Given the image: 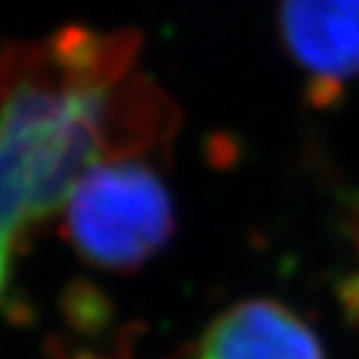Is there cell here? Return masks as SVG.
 Returning a JSON list of instances; mask_svg holds the SVG:
<instances>
[{"label": "cell", "instance_id": "6da1fadb", "mask_svg": "<svg viewBox=\"0 0 359 359\" xmlns=\"http://www.w3.org/2000/svg\"><path fill=\"white\" fill-rule=\"evenodd\" d=\"M135 40L75 30L35 55L0 95V230L18 237L120 145V95Z\"/></svg>", "mask_w": 359, "mask_h": 359}, {"label": "cell", "instance_id": "7a4b0ae2", "mask_svg": "<svg viewBox=\"0 0 359 359\" xmlns=\"http://www.w3.org/2000/svg\"><path fill=\"white\" fill-rule=\"evenodd\" d=\"M65 227L85 259L107 269H135L172 237V197L147 163L105 155L67 195Z\"/></svg>", "mask_w": 359, "mask_h": 359}, {"label": "cell", "instance_id": "3957f363", "mask_svg": "<svg viewBox=\"0 0 359 359\" xmlns=\"http://www.w3.org/2000/svg\"><path fill=\"white\" fill-rule=\"evenodd\" d=\"M280 38L317 97L359 78V0H280Z\"/></svg>", "mask_w": 359, "mask_h": 359}, {"label": "cell", "instance_id": "277c9868", "mask_svg": "<svg viewBox=\"0 0 359 359\" xmlns=\"http://www.w3.org/2000/svg\"><path fill=\"white\" fill-rule=\"evenodd\" d=\"M197 359H325L317 332L275 299H245L205 330Z\"/></svg>", "mask_w": 359, "mask_h": 359}, {"label": "cell", "instance_id": "5b68a950", "mask_svg": "<svg viewBox=\"0 0 359 359\" xmlns=\"http://www.w3.org/2000/svg\"><path fill=\"white\" fill-rule=\"evenodd\" d=\"M13 242H15V237H11V235H8V232L0 230V294H3V290H6L8 272H11Z\"/></svg>", "mask_w": 359, "mask_h": 359}]
</instances>
